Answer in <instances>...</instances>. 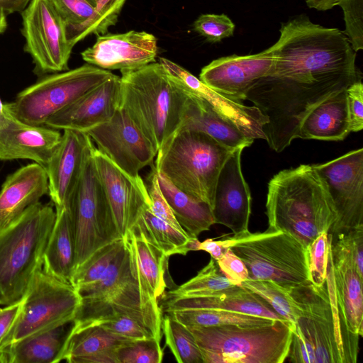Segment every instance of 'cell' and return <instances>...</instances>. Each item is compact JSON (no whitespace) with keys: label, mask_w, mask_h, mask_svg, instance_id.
Returning a JSON list of instances; mask_svg holds the SVG:
<instances>
[{"label":"cell","mask_w":363,"mask_h":363,"mask_svg":"<svg viewBox=\"0 0 363 363\" xmlns=\"http://www.w3.org/2000/svg\"><path fill=\"white\" fill-rule=\"evenodd\" d=\"M24 303L25 296L19 301L0 308V363H4L5 354L11 344Z\"/></svg>","instance_id":"47"},{"label":"cell","mask_w":363,"mask_h":363,"mask_svg":"<svg viewBox=\"0 0 363 363\" xmlns=\"http://www.w3.org/2000/svg\"><path fill=\"white\" fill-rule=\"evenodd\" d=\"M92 155L116 228L123 238L135 225L143 208L150 206L147 186L140 176L128 174L95 145Z\"/></svg>","instance_id":"14"},{"label":"cell","mask_w":363,"mask_h":363,"mask_svg":"<svg viewBox=\"0 0 363 363\" xmlns=\"http://www.w3.org/2000/svg\"><path fill=\"white\" fill-rule=\"evenodd\" d=\"M72 322L12 344L4 363H57Z\"/></svg>","instance_id":"31"},{"label":"cell","mask_w":363,"mask_h":363,"mask_svg":"<svg viewBox=\"0 0 363 363\" xmlns=\"http://www.w3.org/2000/svg\"><path fill=\"white\" fill-rule=\"evenodd\" d=\"M157 38L145 31L98 35L96 43L84 50L82 59L106 70L134 69L156 62Z\"/></svg>","instance_id":"17"},{"label":"cell","mask_w":363,"mask_h":363,"mask_svg":"<svg viewBox=\"0 0 363 363\" xmlns=\"http://www.w3.org/2000/svg\"><path fill=\"white\" fill-rule=\"evenodd\" d=\"M118 363H161L163 351L155 337L130 342L116 350Z\"/></svg>","instance_id":"42"},{"label":"cell","mask_w":363,"mask_h":363,"mask_svg":"<svg viewBox=\"0 0 363 363\" xmlns=\"http://www.w3.org/2000/svg\"><path fill=\"white\" fill-rule=\"evenodd\" d=\"M199 347L203 363H282L292 337L288 322L260 325H186Z\"/></svg>","instance_id":"6"},{"label":"cell","mask_w":363,"mask_h":363,"mask_svg":"<svg viewBox=\"0 0 363 363\" xmlns=\"http://www.w3.org/2000/svg\"><path fill=\"white\" fill-rule=\"evenodd\" d=\"M123 239L128 251L133 276L143 298L148 302L158 303L166 288L164 274L169 257L135 227Z\"/></svg>","instance_id":"23"},{"label":"cell","mask_w":363,"mask_h":363,"mask_svg":"<svg viewBox=\"0 0 363 363\" xmlns=\"http://www.w3.org/2000/svg\"><path fill=\"white\" fill-rule=\"evenodd\" d=\"M123 246L124 240L120 238L99 248L75 270L70 283L78 289L98 281Z\"/></svg>","instance_id":"39"},{"label":"cell","mask_w":363,"mask_h":363,"mask_svg":"<svg viewBox=\"0 0 363 363\" xmlns=\"http://www.w3.org/2000/svg\"><path fill=\"white\" fill-rule=\"evenodd\" d=\"M157 177L160 189L184 231L189 236L197 238L209 230L214 224L211 208L179 189L158 172Z\"/></svg>","instance_id":"30"},{"label":"cell","mask_w":363,"mask_h":363,"mask_svg":"<svg viewBox=\"0 0 363 363\" xmlns=\"http://www.w3.org/2000/svg\"><path fill=\"white\" fill-rule=\"evenodd\" d=\"M94 9L99 19L101 34L114 26L125 0H87Z\"/></svg>","instance_id":"52"},{"label":"cell","mask_w":363,"mask_h":363,"mask_svg":"<svg viewBox=\"0 0 363 363\" xmlns=\"http://www.w3.org/2000/svg\"><path fill=\"white\" fill-rule=\"evenodd\" d=\"M233 150L205 133L179 130L158 150L155 167L212 209L220 171Z\"/></svg>","instance_id":"5"},{"label":"cell","mask_w":363,"mask_h":363,"mask_svg":"<svg viewBox=\"0 0 363 363\" xmlns=\"http://www.w3.org/2000/svg\"><path fill=\"white\" fill-rule=\"evenodd\" d=\"M93 325H99L108 331L130 342L155 337L147 328L136 320L123 314L106 317L90 326Z\"/></svg>","instance_id":"43"},{"label":"cell","mask_w":363,"mask_h":363,"mask_svg":"<svg viewBox=\"0 0 363 363\" xmlns=\"http://www.w3.org/2000/svg\"><path fill=\"white\" fill-rule=\"evenodd\" d=\"M45 169L33 162L9 174L0 191V226L19 216L48 193Z\"/></svg>","instance_id":"24"},{"label":"cell","mask_w":363,"mask_h":363,"mask_svg":"<svg viewBox=\"0 0 363 363\" xmlns=\"http://www.w3.org/2000/svg\"><path fill=\"white\" fill-rule=\"evenodd\" d=\"M55 216L50 204L38 202L0 226V306L21 299L42 269Z\"/></svg>","instance_id":"3"},{"label":"cell","mask_w":363,"mask_h":363,"mask_svg":"<svg viewBox=\"0 0 363 363\" xmlns=\"http://www.w3.org/2000/svg\"><path fill=\"white\" fill-rule=\"evenodd\" d=\"M268 230H282L306 247L336 219L327 189L313 165L300 164L277 173L268 183Z\"/></svg>","instance_id":"1"},{"label":"cell","mask_w":363,"mask_h":363,"mask_svg":"<svg viewBox=\"0 0 363 363\" xmlns=\"http://www.w3.org/2000/svg\"><path fill=\"white\" fill-rule=\"evenodd\" d=\"M121 77H111L84 93L45 123L56 130L86 133L108 121L120 106Z\"/></svg>","instance_id":"20"},{"label":"cell","mask_w":363,"mask_h":363,"mask_svg":"<svg viewBox=\"0 0 363 363\" xmlns=\"http://www.w3.org/2000/svg\"><path fill=\"white\" fill-rule=\"evenodd\" d=\"M55 214L43 255L42 269L49 275L70 283L74 272L75 246L68 207L55 209Z\"/></svg>","instance_id":"29"},{"label":"cell","mask_w":363,"mask_h":363,"mask_svg":"<svg viewBox=\"0 0 363 363\" xmlns=\"http://www.w3.org/2000/svg\"><path fill=\"white\" fill-rule=\"evenodd\" d=\"M113 74L87 63L71 70L46 74L19 92L13 101L4 104V106L23 123L44 125L53 114Z\"/></svg>","instance_id":"8"},{"label":"cell","mask_w":363,"mask_h":363,"mask_svg":"<svg viewBox=\"0 0 363 363\" xmlns=\"http://www.w3.org/2000/svg\"><path fill=\"white\" fill-rule=\"evenodd\" d=\"M159 62L186 93L206 102L247 137L253 140H265L262 127L268 120L257 107L246 106L240 101L234 100L213 89L199 78L167 58L160 57Z\"/></svg>","instance_id":"16"},{"label":"cell","mask_w":363,"mask_h":363,"mask_svg":"<svg viewBox=\"0 0 363 363\" xmlns=\"http://www.w3.org/2000/svg\"><path fill=\"white\" fill-rule=\"evenodd\" d=\"M137 228L152 245L167 257L173 255H186L190 251H197V238L189 236L152 213L150 206L142 211L133 226Z\"/></svg>","instance_id":"32"},{"label":"cell","mask_w":363,"mask_h":363,"mask_svg":"<svg viewBox=\"0 0 363 363\" xmlns=\"http://www.w3.org/2000/svg\"><path fill=\"white\" fill-rule=\"evenodd\" d=\"M274 60L271 48L254 55L222 57L203 67L199 79L213 89L241 101L256 82L269 74Z\"/></svg>","instance_id":"18"},{"label":"cell","mask_w":363,"mask_h":363,"mask_svg":"<svg viewBox=\"0 0 363 363\" xmlns=\"http://www.w3.org/2000/svg\"><path fill=\"white\" fill-rule=\"evenodd\" d=\"M50 1L64 22L72 48L90 34L102 35L97 14L87 0Z\"/></svg>","instance_id":"34"},{"label":"cell","mask_w":363,"mask_h":363,"mask_svg":"<svg viewBox=\"0 0 363 363\" xmlns=\"http://www.w3.org/2000/svg\"><path fill=\"white\" fill-rule=\"evenodd\" d=\"M24 51L40 77L68 70L72 47L64 22L50 0H30L21 12Z\"/></svg>","instance_id":"11"},{"label":"cell","mask_w":363,"mask_h":363,"mask_svg":"<svg viewBox=\"0 0 363 363\" xmlns=\"http://www.w3.org/2000/svg\"><path fill=\"white\" fill-rule=\"evenodd\" d=\"M7 14L0 9V35L2 34L7 28Z\"/></svg>","instance_id":"56"},{"label":"cell","mask_w":363,"mask_h":363,"mask_svg":"<svg viewBox=\"0 0 363 363\" xmlns=\"http://www.w3.org/2000/svg\"><path fill=\"white\" fill-rule=\"evenodd\" d=\"M288 293L298 311L296 325L313 344L316 363H356L359 336L348 330L337 306L330 247L325 284L308 281Z\"/></svg>","instance_id":"4"},{"label":"cell","mask_w":363,"mask_h":363,"mask_svg":"<svg viewBox=\"0 0 363 363\" xmlns=\"http://www.w3.org/2000/svg\"><path fill=\"white\" fill-rule=\"evenodd\" d=\"M335 296L348 330L363 335V294L362 279L352 259L330 247Z\"/></svg>","instance_id":"26"},{"label":"cell","mask_w":363,"mask_h":363,"mask_svg":"<svg viewBox=\"0 0 363 363\" xmlns=\"http://www.w3.org/2000/svg\"><path fill=\"white\" fill-rule=\"evenodd\" d=\"M287 358L291 362L316 363L313 344L303 335L297 325L292 330V337Z\"/></svg>","instance_id":"51"},{"label":"cell","mask_w":363,"mask_h":363,"mask_svg":"<svg viewBox=\"0 0 363 363\" xmlns=\"http://www.w3.org/2000/svg\"><path fill=\"white\" fill-rule=\"evenodd\" d=\"M94 143L85 133L65 130L45 167L55 209L67 206Z\"/></svg>","instance_id":"21"},{"label":"cell","mask_w":363,"mask_h":363,"mask_svg":"<svg viewBox=\"0 0 363 363\" xmlns=\"http://www.w3.org/2000/svg\"><path fill=\"white\" fill-rule=\"evenodd\" d=\"M243 148L233 150L223 165L216 182L212 208L214 223L234 235L249 231L252 199L241 169Z\"/></svg>","instance_id":"19"},{"label":"cell","mask_w":363,"mask_h":363,"mask_svg":"<svg viewBox=\"0 0 363 363\" xmlns=\"http://www.w3.org/2000/svg\"><path fill=\"white\" fill-rule=\"evenodd\" d=\"M220 272L215 259L209 262L197 274L177 289L167 293L168 298H191L218 295L233 286Z\"/></svg>","instance_id":"37"},{"label":"cell","mask_w":363,"mask_h":363,"mask_svg":"<svg viewBox=\"0 0 363 363\" xmlns=\"http://www.w3.org/2000/svg\"><path fill=\"white\" fill-rule=\"evenodd\" d=\"M339 0H305L307 6L311 9L318 11H328L335 6H337Z\"/></svg>","instance_id":"55"},{"label":"cell","mask_w":363,"mask_h":363,"mask_svg":"<svg viewBox=\"0 0 363 363\" xmlns=\"http://www.w3.org/2000/svg\"><path fill=\"white\" fill-rule=\"evenodd\" d=\"M216 262L222 274L234 286H241L242 282L249 278L245 264L231 248L228 249Z\"/></svg>","instance_id":"50"},{"label":"cell","mask_w":363,"mask_h":363,"mask_svg":"<svg viewBox=\"0 0 363 363\" xmlns=\"http://www.w3.org/2000/svg\"><path fill=\"white\" fill-rule=\"evenodd\" d=\"M347 106L350 132L363 128V84L358 80L346 89Z\"/></svg>","instance_id":"49"},{"label":"cell","mask_w":363,"mask_h":363,"mask_svg":"<svg viewBox=\"0 0 363 363\" xmlns=\"http://www.w3.org/2000/svg\"><path fill=\"white\" fill-rule=\"evenodd\" d=\"M259 233H252L250 231L234 235L225 240H215L208 238L203 242H199L197 250H203L208 254L216 261L218 260L224 253L235 245L257 237Z\"/></svg>","instance_id":"53"},{"label":"cell","mask_w":363,"mask_h":363,"mask_svg":"<svg viewBox=\"0 0 363 363\" xmlns=\"http://www.w3.org/2000/svg\"><path fill=\"white\" fill-rule=\"evenodd\" d=\"M93 147L67 205L75 246L74 272L99 248L122 238L96 172Z\"/></svg>","instance_id":"7"},{"label":"cell","mask_w":363,"mask_h":363,"mask_svg":"<svg viewBox=\"0 0 363 363\" xmlns=\"http://www.w3.org/2000/svg\"><path fill=\"white\" fill-rule=\"evenodd\" d=\"M128 251L125 245L118 252L106 273L98 281L82 286L78 291L81 301L103 298L134 280Z\"/></svg>","instance_id":"36"},{"label":"cell","mask_w":363,"mask_h":363,"mask_svg":"<svg viewBox=\"0 0 363 363\" xmlns=\"http://www.w3.org/2000/svg\"><path fill=\"white\" fill-rule=\"evenodd\" d=\"M61 136L59 130L27 124L4 108L0 115V160H30L45 168Z\"/></svg>","instance_id":"22"},{"label":"cell","mask_w":363,"mask_h":363,"mask_svg":"<svg viewBox=\"0 0 363 363\" xmlns=\"http://www.w3.org/2000/svg\"><path fill=\"white\" fill-rule=\"evenodd\" d=\"M167 314L185 325L220 326L226 325H260L274 320L233 311L215 309H190Z\"/></svg>","instance_id":"35"},{"label":"cell","mask_w":363,"mask_h":363,"mask_svg":"<svg viewBox=\"0 0 363 363\" xmlns=\"http://www.w3.org/2000/svg\"><path fill=\"white\" fill-rule=\"evenodd\" d=\"M117 314L136 320L160 341L162 310L158 303L145 301L135 279L112 291L107 296L93 300L81 301L71 330H79Z\"/></svg>","instance_id":"15"},{"label":"cell","mask_w":363,"mask_h":363,"mask_svg":"<svg viewBox=\"0 0 363 363\" xmlns=\"http://www.w3.org/2000/svg\"><path fill=\"white\" fill-rule=\"evenodd\" d=\"M182 124L179 130L205 133L223 145L235 150L250 147L254 140L236 125L222 117L203 101L187 94Z\"/></svg>","instance_id":"27"},{"label":"cell","mask_w":363,"mask_h":363,"mask_svg":"<svg viewBox=\"0 0 363 363\" xmlns=\"http://www.w3.org/2000/svg\"><path fill=\"white\" fill-rule=\"evenodd\" d=\"M80 303V296L71 283L38 270L25 295L11 345L72 322Z\"/></svg>","instance_id":"10"},{"label":"cell","mask_w":363,"mask_h":363,"mask_svg":"<svg viewBox=\"0 0 363 363\" xmlns=\"http://www.w3.org/2000/svg\"><path fill=\"white\" fill-rule=\"evenodd\" d=\"M332 240L331 233L322 232L306 247L309 281L318 287L325 283Z\"/></svg>","instance_id":"41"},{"label":"cell","mask_w":363,"mask_h":363,"mask_svg":"<svg viewBox=\"0 0 363 363\" xmlns=\"http://www.w3.org/2000/svg\"><path fill=\"white\" fill-rule=\"evenodd\" d=\"M4 104L1 101L0 99V115L4 112Z\"/></svg>","instance_id":"57"},{"label":"cell","mask_w":363,"mask_h":363,"mask_svg":"<svg viewBox=\"0 0 363 363\" xmlns=\"http://www.w3.org/2000/svg\"><path fill=\"white\" fill-rule=\"evenodd\" d=\"M350 133L345 89L329 96L305 117L297 138L340 141Z\"/></svg>","instance_id":"28"},{"label":"cell","mask_w":363,"mask_h":363,"mask_svg":"<svg viewBox=\"0 0 363 363\" xmlns=\"http://www.w3.org/2000/svg\"><path fill=\"white\" fill-rule=\"evenodd\" d=\"M193 26L196 33L212 43L233 36L235 30V24L225 14H202Z\"/></svg>","instance_id":"45"},{"label":"cell","mask_w":363,"mask_h":363,"mask_svg":"<svg viewBox=\"0 0 363 363\" xmlns=\"http://www.w3.org/2000/svg\"><path fill=\"white\" fill-rule=\"evenodd\" d=\"M121 72L119 107L158 152L179 130L187 94L159 62Z\"/></svg>","instance_id":"2"},{"label":"cell","mask_w":363,"mask_h":363,"mask_svg":"<svg viewBox=\"0 0 363 363\" xmlns=\"http://www.w3.org/2000/svg\"><path fill=\"white\" fill-rule=\"evenodd\" d=\"M344 13L345 28L343 33L354 50L363 49V0H339Z\"/></svg>","instance_id":"44"},{"label":"cell","mask_w":363,"mask_h":363,"mask_svg":"<svg viewBox=\"0 0 363 363\" xmlns=\"http://www.w3.org/2000/svg\"><path fill=\"white\" fill-rule=\"evenodd\" d=\"M165 343L179 363H203L199 347L189 329L169 314L162 318Z\"/></svg>","instance_id":"38"},{"label":"cell","mask_w":363,"mask_h":363,"mask_svg":"<svg viewBox=\"0 0 363 363\" xmlns=\"http://www.w3.org/2000/svg\"><path fill=\"white\" fill-rule=\"evenodd\" d=\"M30 0H0V9L7 15L15 13H21L28 6Z\"/></svg>","instance_id":"54"},{"label":"cell","mask_w":363,"mask_h":363,"mask_svg":"<svg viewBox=\"0 0 363 363\" xmlns=\"http://www.w3.org/2000/svg\"><path fill=\"white\" fill-rule=\"evenodd\" d=\"M232 250L245 264L248 279L270 280L289 289L309 281L306 247L282 230H265Z\"/></svg>","instance_id":"9"},{"label":"cell","mask_w":363,"mask_h":363,"mask_svg":"<svg viewBox=\"0 0 363 363\" xmlns=\"http://www.w3.org/2000/svg\"><path fill=\"white\" fill-rule=\"evenodd\" d=\"M190 309L223 310L287 322L262 297L242 286L211 296L168 298L163 306L167 313Z\"/></svg>","instance_id":"25"},{"label":"cell","mask_w":363,"mask_h":363,"mask_svg":"<svg viewBox=\"0 0 363 363\" xmlns=\"http://www.w3.org/2000/svg\"><path fill=\"white\" fill-rule=\"evenodd\" d=\"M85 133L97 145L98 150L133 177H139L140 171L150 164L157 153L120 107L108 121Z\"/></svg>","instance_id":"13"},{"label":"cell","mask_w":363,"mask_h":363,"mask_svg":"<svg viewBox=\"0 0 363 363\" xmlns=\"http://www.w3.org/2000/svg\"><path fill=\"white\" fill-rule=\"evenodd\" d=\"M149 179L150 183L147 189L150 199V208L152 213L173 227L185 232L177 220L160 189L157 172L155 167L152 168Z\"/></svg>","instance_id":"48"},{"label":"cell","mask_w":363,"mask_h":363,"mask_svg":"<svg viewBox=\"0 0 363 363\" xmlns=\"http://www.w3.org/2000/svg\"><path fill=\"white\" fill-rule=\"evenodd\" d=\"M331 245L347 255L353 261L358 275L363 279V225L337 235Z\"/></svg>","instance_id":"46"},{"label":"cell","mask_w":363,"mask_h":363,"mask_svg":"<svg viewBox=\"0 0 363 363\" xmlns=\"http://www.w3.org/2000/svg\"><path fill=\"white\" fill-rule=\"evenodd\" d=\"M241 286L262 297L294 329L298 311L289 295L288 289L270 280L247 279Z\"/></svg>","instance_id":"40"},{"label":"cell","mask_w":363,"mask_h":363,"mask_svg":"<svg viewBox=\"0 0 363 363\" xmlns=\"http://www.w3.org/2000/svg\"><path fill=\"white\" fill-rule=\"evenodd\" d=\"M313 166L327 189L336 214L329 233L337 235L363 225V148Z\"/></svg>","instance_id":"12"},{"label":"cell","mask_w":363,"mask_h":363,"mask_svg":"<svg viewBox=\"0 0 363 363\" xmlns=\"http://www.w3.org/2000/svg\"><path fill=\"white\" fill-rule=\"evenodd\" d=\"M130 342L99 325L75 330L70 328L60 362L65 360L69 363H77L81 358L116 350Z\"/></svg>","instance_id":"33"}]
</instances>
